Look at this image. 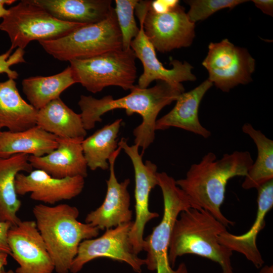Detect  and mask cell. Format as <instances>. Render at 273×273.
<instances>
[{
	"mask_svg": "<svg viewBox=\"0 0 273 273\" xmlns=\"http://www.w3.org/2000/svg\"><path fill=\"white\" fill-rule=\"evenodd\" d=\"M257 189V211L254 222L250 230L242 235H236L227 231L219 236L218 241L232 251L243 255L257 268L264 261L256 244L257 237L265 225V217L273 206V179Z\"/></svg>",
	"mask_w": 273,
	"mask_h": 273,
	"instance_id": "ac0fdd59",
	"label": "cell"
},
{
	"mask_svg": "<svg viewBox=\"0 0 273 273\" xmlns=\"http://www.w3.org/2000/svg\"><path fill=\"white\" fill-rule=\"evenodd\" d=\"M255 143L257 156L245 176L242 187L244 189H258L273 179V141L250 123H246L242 127Z\"/></svg>",
	"mask_w": 273,
	"mask_h": 273,
	"instance_id": "4316f807",
	"label": "cell"
},
{
	"mask_svg": "<svg viewBox=\"0 0 273 273\" xmlns=\"http://www.w3.org/2000/svg\"><path fill=\"white\" fill-rule=\"evenodd\" d=\"M84 138L57 137V148L41 157L29 155L28 160L33 168L43 170L52 176L63 178L87 175V166L82 148Z\"/></svg>",
	"mask_w": 273,
	"mask_h": 273,
	"instance_id": "e0dca14e",
	"label": "cell"
},
{
	"mask_svg": "<svg viewBox=\"0 0 273 273\" xmlns=\"http://www.w3.org/2000/svg\"><path fill=\"white\" fill-rule=\"evenodd\" d=\"M29 155L17 154L7 158H0V220L10 222L13 226L20 221L17 214L21 202L16 191L17 174L33 170L28 160Z\"/></svg>",
	"mask_w": 273,
	"mask_h": 273,
	"instance_id": "44dd1931",
	"label": "cell"
},
{
	"mask_svg": "<svg viewBox=\"0 0 273 273\" xmlns=\"http://www.w3.org/2000/svg\"><path fill=\"white\" fill-rule=\"evenodd\" d=\"M12 50L10 49L5 53L0 55V74L6 73L9 79H16L19 76L18 73L11 69L10 67L14 64L25 63L24 50L17 48L15 52L11 55Z\"/></svg>",
	"mask_w": 273,
	"mask_h": 273,
	"instance_id": "f546056e",
	"label": "cell"
},
{
	"mask_svg": "<svg viewBox=\"0 0 273 273\" xmlns=\"http://www.w3.org/2000/svg\"><path fill=\"white\" fill-rule=\"evenodd\" d=\"M202 64L208 71V79L223 92L251 82L255 69V60L248 51L227 38L209 44Z\"/></svg>",
	"mask_w": 273,
	"mask_h": 273,
	"instance_id": "9c48e42d",
	"label": "cell"
},
{
	"mask_svg": "<svg viewBox=\"0 0 273 273\" xmlns=\"http://www.w3.org/2000/svg\"><path fill=\"white\" fill-rule=\"evenodd\" d=\"M226 227L208 211L190 207L179 214L173 225L168 260L173 267L178 257L193 254L218 263L221 273H234L233 251L221 244L219 236Z\"/></svg>",
	"mask_w": 273,
	"mask_h": 273,
	"instance_id": "3957f363",
	"label": "cell"
},
{
	"mask_svg": "<svg viewBox=\"0 0 273 273\" xmlns=\"http://www.w3.org/2000/svg\"><path fill=\"white\" fill-rule=\"evenodd\" d=\"M11 255L19 264L16 273H52L55 266L35 221L20 220L8 232Z\"/></svg>",
	"mask_w": 273,
	"mask_h": 273,
	"instance_id": "5bb4252c",
	"label": "cell"
},
{
	"mask_svg": "<svg viewBox=\"0 0 273 273\" xmlns=\"http://www.w3.org/2000/svg\"><path fill=\"white\" fill-rule=\"evenodd\" d=\"M158 186L163 199V214L160 223L144 239L143 250L147 252L145 265L157 273H188L186 264L173 269L168 260V249L172 229L179 214L191 207L190 202L175 180L165 172H158Z\"/></svg>",
	"mask_w": 273,
	"mask_h": 273,
	"instance_id": "5b68a950",
	"label": "cell"
},
{
	"mask_svg": "<svg viewBox=\"0 0 273 273\" xmlns=\"http://www.w3.org/2000/svg\"><path fill=\"white\" fill-rule=\"evenodd\" d=\"M190 6L187 13L193 23L208 18L213 13L225 8L233 9L238 5L247 2L244 0H189L185 1Z\"/></svg>",
	"mask_w": 273,
	"mask_h": 273,
	"instance_id": "f1b7e54d",
	"label": "cell"
},
{
	"mask_svg": "<svg viewBox=\"0 0 273 273\" xmlns=\"http://www.w3.org/2000/svg\"><path fill=\"white\" fill-rule=\"evenodd\" d=\"M254 161L248 151H235L217 159L211 152L191 165L184 178L175 180L187 196L191 207L208 211L225 226L235 222L221 211L228 181L235 176H245Z\"/></svg>",
	"mask_w": 273,
	"mask_h": 273,
	"instance_id": "7a4b0ae2",
	"label": "cell"
},
{
	"mask_svg": "<svg viewBox=\"0 0 273 273\" xmlns=\"http://www.w3.org/2000/svg\"><path fill=\"white\" fill-rule=\"evenodd\" d=\"M150 2L143 14V24L155 49L165 53L190 46L195 36V24L189 20L184 8L178 4L167 13L157 14L149 8Z\"/></svg>",
	"mask_w": 273,
	"mask_h": 273,
	"instance_id": "4fadbf2b",
	"label": "cell"
},
{
	"mask_svg": "<svg viewBox=\"0 0 273 273\" xmlns=\"http://www.w3.org/2000/svg\"><path fill=\"white\" fill-rule=\"evenodd\" d=\"M118 145L130 158L134 172L135 217L132 221L129 238L133 252L138 255L143 250V235L147 223L159 216L149 208L150 192L158 186L157 166L150 160L144 162L142 154L139 151V147L135 144L128 145L126 139L121 138Z\"/></svg>",
	"mask_w": 273,
	"mask_h": 273,
	"instance_id": "30bf717a",
	"label": "cell"
},
{
	"mask_svg": "<svg viewBox=\"0 0 273 273\" xmlns=\"http://www.w3.org/2000/svg\"><path fill=\"white\" fill-rule=\"evenodd\" d=\"M149 4V1H139L135 8L140 28L137 36L131 42L130 48L143 66V72L138 79V85L144 88L148 87L154 80L165 81L175 85L181 84L183 81L195 80L196 77L192 72L193 67L188 62L173 60L170 62L172 68L167 69L159 61L155 49L143 29V14Z\"/></svg>",
	"mask_w": 273,
	"mask_h": 273,
	"instance_id": "7c38bea8",
	"label": "cell"
},
{
	"mask_svg": "<svg viewBox=\"0 0 273 273\" xmlns=\"http://www.w3.org/2000/svg\"><path fill=\"white\" fill-rule=\"evenodd\" d=\"M58 145L57 136L36 125L22 131H1L0 158L17 154L41 157L54 151Z\"/></svg>",
	"mask_w": 273,
	"mask_h": 273,
	"instance_id": "7402d4cb",
	"label": "cell"
},
{
	"mask_svg": "<svg viewBox=\"0 0 273 273\" xmlns=\"http://www.w3.org/2000/svg\"><path fill=\"white\" fill-rule=\"evenodd\" d=\"M8 254L3 252H0V273L5 271L4 266L8 263Z\"/></svg>",
	"mask_w": 273,
	"mask_h": 273,
	"instance_id": "e575fe53",
	"label": "cell"
},
{
	"mask_svg": "<svg viewBox=\"0 0 273 273\" xmlns=\"http://www.w3.org/2000/svg\"><path fill=\"white\" fill-rule=\"evenodd\" d=\"M212 85V83L207 79L192 90L182 93L176 100L174 107L157 120L156 130H165L173 127L205 139L210 137L211 131L201 124L198 113L203 98Z\"/></svg>",
	"mask_w": 273,
	"mask_h": 273,
	"instance_id": "d6986e66",
	"label": "cell"
},
{
	"mask_svg": "<svg viewBox=\"0 0 273 273\" xmlns=\"http://www.w3.org/2000/svg\"><path fill=\"white\" fill-rule=\"evenodd\" d=\"M0 30L6 32L13 50H24L33 40H50L67 35L85 24L60 20L33 0H23L8 9Z\"/></svg>",
	"mask_w": 273,
	"mask_h": 273,
	"instance_id": "52a82bcc",
	"label": "cell"
},
{
	"mask_svg": "<svg viewBox=\"0 0 273 273\" xmlns=\"http://www.w3.org/2000/svg\"><path fill=\"white\" fill-rule=\"evenodd\" d=\"M35 222L57 273H68L83 240L96 238L100 230L78 220L77 207L67 204L40 203L32 210Z\"/></svg>",
	"mask_w": 273,
	"mask_h": 273,
	"instance_id": "277c9868",
	"label": "cell"
},
{
	"mask_svg": "<svg viewBox=\"0 0 273 273\" xmlns=\"http://www.w3.org/2000/svg\"><path fill=\"white\" fill-rule=\"evenodd\" d=\"M1 128L2 127L0 126V132H1Z\"/></svg>",
	"mask_w": 273,
	"mask_h": 273,
	"instance_id": "8d00e7d4",
	"label": "cell"
},
{
	"mask_svg": "<svg viewBox=\"0 0 273 273\" xmlns=\"http://www.w3.org/2000/svg\"><path fill=\"white\" fill-rule=\"evenodd\" d=\"M84 186V178L81 176L55 178L46 172L35 169L25 174L19 173L16 177L17 195L30 193L31 199L46 204H55L70 200L79 195Z\"/></svg>",
	"mask_w": 273,
	"mask_h": 273,
	"instance_id": "2e32d148",
	"label": "cell"
},
{
	"mask_svg": "<svg viewBox=\"0 0 273 273\" xmlns=\"http://www.w3.org/2000/svg\"><path fill=\"white\" fill-rule=\"evenodd\" d=\"M136 59L130 48L69 62L76 82L95 94L109 86H118L124 90L133 88L136 78Z\"/></svg>",
	"mask_w": 273,
	"mask_h": 273,
	"instance_id": "ba28073f",
	"label": "cell"
},
{
	"mask_svg": "<svg viewBox=\"0 0 273 273\" xmlns=\"http://www.w3.org/2000/svg\"><path fill=\"white\" fill-rule=\"evenodd\" d=\"M4 273H14V272L12 270H9L7 271H5Z\"/></svg>",
	"mask_w": 273,
	"mask_h": 273,
	"instance_id": "d590c367",
	"label": "cell"
},
{
	"mask_svg": "<svg viewBox=\"0 0 273 273\" xmlns=\"http://www.w3.org/2000/svg\"><path fill=\"white\" fill-rule=\"evenodd\" d=\"M12 224L8 221L0 220V252L11 255V250L8 244V232Z\"/></svg>",
	"mask_w": 273,
	"mask_h": 273,
	"instance_id": "1f68e13d",
	"label": "cell"
},
{
	"mask_svg": "<svg viewBox=\"0 0 273 273\" xmlns=\"http://www.w3.org/2000/svg\"><path fill=\"white\" fill-rule=\"evenodd\" d=\"M76 83L72 69L68 66L55 75L25 78L22 86L30 104L38 110L59 98L65 89Z\"/></svg>",
	"mask_w": 273,
	"mask_h": 273,
	"instance_id": "d4e9b609",
	"label": "cell"
},
{
	"mask_svg": "<svg viewBox=\"0 0 273 273\" xmlns=\"http://www.w3.org/2000/svg\"><path fill=\"white\" fill-rule=\"evenodd\" d=\"M36 125L61 138H84L80 114L75 113L59 97L38 110Z\"/></svg>",
	"mask_w": 273,
	"mask_h": 273,
	"instance_id": "cb8c5ba5",
	"label": "cell"
},
{
	"mask_svg": "<svg viewBox=\"0 0 273 273\" xmlns=\"http://www.w3.org/2000/svg\"><path fill=\"white\" fill-rule=\"evenodd\" d=\"M130 90L127 95L117 99L110 95L101 99L81 95L78 104L86 130L94 128L97 122L102 121L103 115L114 109H124L128 116L134 113L141 116L142 122L133 129V134L134 144L142 148L143 153L155 139L159 112L176 101L184 88L182 84L175 85L159 81L151 87L143 88L135 85Z\"/></svg>",
	"mask_w": 273,
	"mask_h": 273,
	"instance_id": "6da1fadb",
	"label": "cell"
},
{
	"mask_svg": "<svg viewBox=\"0 0 273 273\" xmlns=\"http://www.w3.org/2000/svg\"><path fill=\"white\" fill-rule=\"evenodd\" d=\"M56 18L65 22L90 24L108 17L111 0H33Z\"/></svg>",
	"mask_w": 273,
	"mask_h": 273,
	"instance_id": "ffe728a7",
	"label": "cell"
},
{
	"mask_svg": "<svg viewBox=\"0 0 273 273\" xmlns=\"http://www.w3.org/2000/svg\"><path fill=\"white\" fill-rule=\"evenodd\" d=\"M54 58L70 61L122 49L121 34L113 8L105 19L79 27L60 38L39 42Z\"/></svg>",
	"mask_w": 273,
	"mask_h": 273,
	"instance_id": "8992f818",
	"label": "cell"
},
{
	"mask_svg": "<svg viewBox=\"0 0 273 273\" xmlns=\"http://www.w3.org/2000/svg\"><path fill=\"white\" fill-rule=\"evenodd\" d=\"M132 221L121 224L105 230L101 237L82 241L70 269L77 273L88 262L99 257H107L123 261L136 272L141 273L145 265V259L140 258L133 250L129 234Z\"/></svg>",
	"mask_w": 273,
	"mask_h": 273,
	"instance_id": "8fae6325",
	"label": "cell"
},
{
	"mask_svg": "<svg viewBox=\"0 0 273 273\" xmlns=\"http://www.w3.org/2000/svg\"><path fill=\"white\" fill-rule=\"evenodd\" d=\"M255 6L266 15L272 16L273 1L272 0H253L252 1Z\"/></svg>",
	"mask_w": 273,
	"mask_h": 273,
	"instance_id": "d6a6232c",
	"label": "cell"
},
{
	"mask_svg": "<svg viewBox=\"0 0 273 273\" xmlns=\"http://www.w3.org/2000/svg\"><path fill=\"white\" fill-rule=\"evenodd\" d=\"M179 4L177 0H155L150 1L149 8L157 14L167 13Z\"/></svg>",
	"mask_w": 273,
	"mask_h": 273,
	"instance_id": "4dcf8cb0",
	"label": "cell"
},
{
	"mask_svg": "<svg viewBox=\"0 0 273 273\" xmlns=\"http://www.w3.org/2000/svg\"><path fill=\"white\" fill-rule=\"evenodd\" d=\"M138 0H115L114 8L118 26L121 34L122 49H130L132 40L137 36L140 28L134 16Z\"/></svg>",
	"mask_w": 273,
	"mask_h": 273,
	"instance_id": "83f0119b",
	"label": "cell"
},
{
	"mask_svg": "<svg viewBox=\"0 0 273 273\" xmlns=\"http://www.w3.org/2000/svg\"><path fill=\"white\" fill-rule=\"evenodd\" d=\"M38 110L21 97L14 79L0 82V126L19 132L36 125Z\"/></svg>",
	"mask_w": 273,
	"mask_h": 273,
	"instance_id": "603a6c76",
	"label": "cell"
},
{
	"mask_svg": "<svg viewBox=\"0 0 273 273\" xmlns=\"http://www.w3.org/2000/svg\"><path fill=\"white\" fill-rule=\"evenodd\" d=\"M122 121L116 119L82 141L83 153L90 170L109 169V159L118 148L117 137Z\"/></svg>",
	"mask_w": 273,
	"mask_h": 273,
	"instance_id": "484cf974",
	"label": "cell"
},
{
	"mask_svg": "<svg viewBox=\"0 0 273 273\" xmlns=\"http://www.w3.org/2000/svg\"><path fill=\"white\" fill-rule=\"evenodd\" d=\"M121 150L118 146L109 159L110 175L106 180L107 192L103 203L87 214L85 219V223L100 230L113 228L132 219V211L129 208L130 197L127 190L130 179L126 178L119 183L115 173V163Z\"/></svg>",
	"mask_w": 273,
	"mask_h": 273,
	"instance_id": "9a60e30c",
	"label": "cell"
},
{
	"mask_svg": "<svg viewBox=\"0 0 273 273\" xmlns=\"http://www.w3.org/2000/svg\"><path fill=\"white\" fill-rule=\"evenodd\" d=\"M14 0H0V18H3L7 15L9 12L8 10L4 8L5 5H10L14 3Z\"/></svg>",
	"mask_w": 273,
	"mask_h": 273,
	"instance_id": "836d02e7",
	"label": "cell"
}]
</instances>
